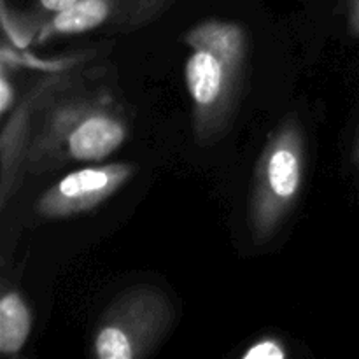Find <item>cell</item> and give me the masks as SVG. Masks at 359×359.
I'll use <instances>...</instances> for the list:
<instances>
[{"instance_id": "obj_5", "label": "cell", "mask_w": 359, "mask_h": 359, "mask_svg": "<svg viewBox=\"0 0 359 359\" xmlns=\"http://www.w3.org/2000/svg\"><path fill=\"white\" fill-rule=\"evenodd\" d=\"M172 0H77L58 13L41 16L35 42L90 34L95 30L130 32L158 20Z\"/></svg>"}, {"instance_id": "obj_4", "label": "cell", "mask_w": 359, "mask_h": 359, "mask_svg": "<svg viewBox=\"0 0 359 359\" xmlns=\"http://www.w3.org/2000/svg\"><path fill=\"white\" fill-rule=\"evenodd\" d=\"M175 323L170 297L153 284H139L116 294L95 325L91 351L98 359L149 356Z\"/></svg>"}, {"instance_id": "obj_12", "label": "cell", "mask_w": 359, "mask_h": 359, "mask_svg": "<svg viewBox=\"0 0 359 359\" xmlns=\"http://www.w3.org/2000/svg\"><path fill=\"white\" fill-rule=\"evenodd\" d=\"M347 6V23L353 35L359 37V0H346Z\"/></svg>"}, {"instance_id": "obj_1", "label": "cell", "mask_w": 359, "mask_h": 359, "mask_svg": "<svg viewBox=\"0 0 359 359\" xmlns=\"http://www.w3.org/2000/svg\"><path fill=\"white\" fill-rule=\"evenodd\" d=\"M91 74L55 91L39 107L25 158V174L39 175L70 163H98L130 137L126 109Z\"/></svg>"}, {"instance_id": "obj_10", "label": "cell", "mask_w": 359, "mask_h": 359, "mask_svg": "<svg viewBox=\"0 0 359 359\" xmlns=\"http://www.w3.org/2000/svg\"><path fill=\"white\" fill-rule=\"evenodd\" d=\"M16 104V88L11 83L9 67L2 63V72H0V114H2V118L9 116V112L13 111Z\"/></svg>"}, {"instance_id": "obj_13", "label": "cell", "mask_w": 359, "mask_h": 359, "mask_svg": "<svg viewBox=\"0 0 359 359\" xmlns=\"http://www.w3.org/2000/svg\"><path fill=\"white\" fill-rule=\"evenodd\" d=\"M358 158H359V144H358Z\"/></svg>"}, {"instance_id": "obj_3", "label": "cell", "mask_w": 359, "mask_h": 359, "mask_svg": "<svg viewBox=\"0 0 359 359\" xmlns=\"http://www.w3.org/2000/svg\"><path fill=\"white\" fill-rule=\"evenodd\" d=\"M307 172L305 132L297 112L284 116L270 133L256 163L248 223L256 244L276 237L297 205Z\"/></svg>"}, {"instance_id": "obj_8", "label": "cell", "mask_w": 359, "mask_h": 359, "mask_svg": "<svg viewBox=\"0 0 359 359\" xmlns=\"http://www.w3.org/2000/svg\"><path fill=\"white\" fill-rule=\"evenodd\" d=\"M32 312L18 290H6L0 298V353L16 356L28 342Z\"/></svg>"}, {"instance_id": "obj_11", "label": "cell", "mask_w": 359, "mask_h": 359, "mask_svg": "<svg viewBox=\"0 0 359 359\" xmlns=\"http://www.w3.org/2000/svg\"><path fill=\"white\" fill-rule=\"evenodd\" d=\"M74 2H77V0H37V14L46 16V14L58 13V11L65 9V7H69Z\"/></svg>"}, {"instance_id": "obj_6", "label": "cell", "mask_w": 359, "mask_h": 359, "mask_svg": "<svg viewBox=\"0 0 359 359\" xmlns=\"http://www.w3.org/2000/svg\"><path fill=\"white\" fill-rule=\"evenodd\" d=\"M135 172L137 167L130 161L77 168L49 186L35 200L34 209L44 221H60L90 212L128 184Z\"/></svg>"}, {"instance_id": "obj_2", "label": "cell", "mask_w": 359, "mask_h": 359, "mask_svg": "<svg viewBox=\"0 0 359 359\" xmlns=\"http://www.w3.org/2000/svg\"><path fill=\"white\" fill-rule=\"evenodd\" d=\"M182 41L189 48L184 81L191 102L193 132L205 146L226 132L237 111L248 35L237 21L210 18L193 25Z\"/></svg>"}, {"instance_id": "obj_7", "label": "cell", "mask_w": 359, "mask_h": 359, "mask_svg": "<svg viewBox=\"0 0 359 359\" xmlns=\"http://www.w3.org/2000/svg\"><path fill=\"white\" fill-rule=\"evenodd\" d=\"M90 76L88 72H53L41 77L37 83L32 84L30 90L18 100L11 116L4 118L2 132H0V203L7 205L9 196L16 191L18 182L25 174V158H27L28 144H30L34 119L39 107L44 104L46 98L62 88L70 86L77 81Z\"/></svg>"}, {"instance_id": "obj_9", "label": "cell", "mask_w": 359, "mask_h": 359, "mask_svg": "<svg viewBox=\"0 0 359 359\" xmlns=\"http://www.w3.org/2000/svg\"><path fill=\"white\" fill-rule=\"evenodd\" d=\"M287 358L286 346L276 337H263L252 342L242 353V359H284Z\"/></svg>"}]
</instances>
